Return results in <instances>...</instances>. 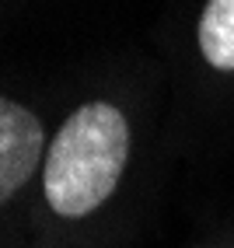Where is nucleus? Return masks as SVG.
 <instances>
[{
  "label": "nucleus",
  "instance_id": "obj_2",
  "mask_svg": "<svg viewBox=\"0 0 234 248\" xmlns=\"http://www.w3.org/2000/svg\"><path fill=\"white\" fill-rule=\"evenodd\" d=\"M42 157V123L25 105L0 94V203H7Z\"/></svg>",
  "mask_w": 234,
  "mask_h": 248
},
{
  "label": "nucleus",
  "instance_id": "obj_1",
  "mask_svg": "<svg viewBox=\"0 0 234 248\" xmlns=\"http://www.w3.org/2000/svg\"><path fill=\"white\" fill-rule=\"evenodd\" d=\"M129 157V123L109 102H88L60 126L46 154L42 192L60 217H88L115 192Z\"/></svg>",
  "mask_w": 234,
  "mask_h": 248
},
{
  "label": "nucleus",
  "instance_id": "obj_3",
  "mask_svg": "<svg viewBox=\"0 0 234 248\" xmlns=\"http://www.w3.org/2000/svg\"><path fill=\"white\" fill-rule=\"evenodd\" d=\"M199 49L210 67L234 70V0H210L199 18Z\"/></svg>",
  "mask_w": 234,
  "mask_h": 248
}]
</instances>
